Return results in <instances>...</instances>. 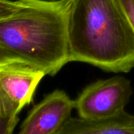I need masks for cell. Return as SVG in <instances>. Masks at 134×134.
<instances>
[{
    "mask_svg": "<svg viewBox=\"0 0 134 134\" xmlns=\"http://www.w3.org/2000/svg\"><path fill=\"white\" fill-rule=\"evenodd\" d=\"M71 0H0V63H23L54 76L70 62Z\"/></svg>",
    "mask_w": 134,
    "mask_h": 134,
    "instance_id": "obj_1",
    "label": "cell"
},
{
    "mask_svg": "<svg viewBox=\"0 0 134 134\" xmlns=\"http://www.w3.org/2000/svg\"><path fill=\"white\" fill-rule=\"evenodd\" d=\"M68 38L70 62L115 73L134 68V31L118 0H71Z\"/></svg>",
    "mask_w": 134,
    "mask_h": 134,
    "instance_id": "obj_2",
    "label": "cell"
},
{
    "mask_svg": "<svg viewBox=\"0 0 134 134\" xmlns=\"http://www.w3.org/2000/svg\"><path fill=\"white\" fill-rule=\"evenodd\" d=\"M133 94L131 82L123 76L97 80L87 86L75 100L78 117L99 120L126 109Z\"/></svg>",
    "mask_w": 134,
    "mask_h": 134,
    "instance_id": "obj_3",
    "label": "cell"
},
{
    "mask_svg": "<svg viewBox=\"0 0 134 134\" xmlns=\"http://www.w3.org/2000/svg\"><path fill=\"white\" fill-rule=\"evenodd\" d=\"M75 100L60 90L46 95L28 112L20 126V134H60L71 118Z\"/></svg>",
    "mask_w": 134,
    "mask_h": 134,
    "instance_id": "obj_4",
    "label": "cell"
},
{
    "mask_svg": "<svg viewBox=\"0 0 134 134\" xmlns=\"http://www.w3.org/2000/svg\"><path fill=\"white\" fill-rule=\"evenodd\" d=\"M46 74L41 69L18 63H0V92L21 109L33 101L34 93Z\"/></svg>",
    "mask_w": 134,
    "mask_h": 134,
    "instance_id": "obj_5",
    "label": "cell"
},
{
    "mask_svg": "<svg viewBox=\"0 0 134 134\" xmlns=\"http://www.w3.org/2000/svg\"><path fill=\"white\" fill-rule=\"evenodd\" d=\"M134 134V115L126 109L103 119L71 118L60 134Z\"/></svg>",
    "mask_w": 134,
    "mask_h": 134,
    "instance_id": "obj_6",
    "label": "cell"
},
{
    "mask_svg": "<svg viewBox=\"0 0 134 134\" xmlns=\"http://www.w3.org/2000/svg\"><path fill=\"white\" fill-rule=\"evenodd\" d=\"M20 107L0 92V134H11L19 122Z\"/></svg>",
    "mask_w": 134,
    "mask_h": 134,
    "instance_id": "obj_7",
    "label": "cell"
},
{
    "mask_svg": "<svg viewBox=\"0 0 134 134\" xmlns=\"http://www.w3.org/2000/svg\"><path fill=\"white\" fill-rule=\"evenodd\" d=\"M134 31V3L133 0H118Z\"/></svg>",
    "mask_w": 134,
    "mask_h": 134,
    "instance_id": "obj_8",
    "label": "cell"
},
{
    "mask_svg": "<svg viewBox=\"0 0 134 134\" xmlns=\"http://www.w3.org/2000/svg\"><path fill=\"white\" fill-rule=\"evenodd\" d=\"M52 1H57V0H52Z\"/></svg>",
    "mask_w": 134,
    "mask_h": 134,
    "instance_id": "obj_9",
    "label": "cell"
},
{
    "mask_svg": "<svg viewBox=\"0 0 134 134\" xmlns=\"http://www.w3.org/2000/svg\"><path fill=\"white\" fill-rule=\"evenodd\" d=\"M133 3H134V0H133Z\"/></svg>",
    "mask_w": 134,
    "mask_h": 134,
    "instance_id": "obj_10",
    "label": "cell"
}]
</instances>
